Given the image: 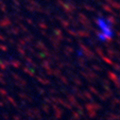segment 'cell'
Instances as JSON below:
<instances>
[{
	"label": "cell",
	"instance_id": "6da1fadb",
	"mask_svg": "<svg viewBox=\"0 0 120 120\" xmlns=\"http://www.w3.org/2000/svg\"><path fill=\"white\" fill-rule=\"evenodd\" d=\"M98 26L100 28V33H99V40L102 42H107L109 39L113 36L112 33V28L111 22L104 17H100L98 19Z\"/></svg>",
	"mask_w": 120,
	"mask_h": 120
}]
</instances>
